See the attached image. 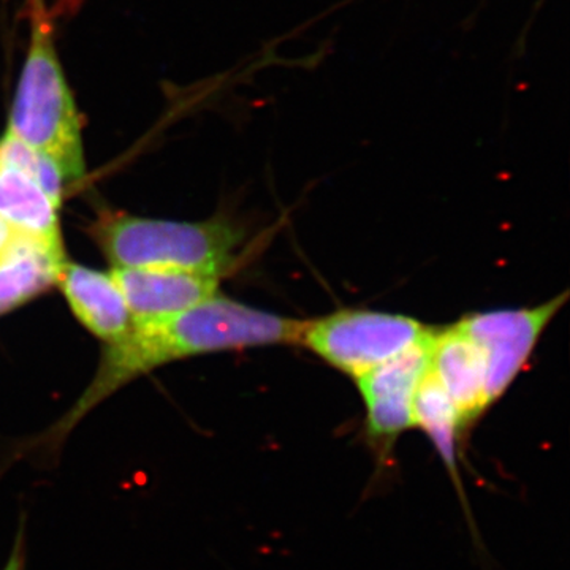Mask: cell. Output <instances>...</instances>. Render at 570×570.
Here are the masks:
<instances>
[{"label":"cell","mask_w":570,"mask_h":570,"mask_svg":"<svg viewBox=\"0 0 570 570\" xmlns=\"http://www.w3.org/2000/svg\"><path fill=\"white\" fill-rule=\"evenodd\" d=\"M303 325L305 321L266 313L217 294L178 316L134 326L129 335L107 344L91 385L50 438L62 441L100 401L154 367L213 352L298 344Z\"/></svg>","instance_id":"obj_1"},{"label":"cell","mask_w":570,"mask_h":570,"mask_svg":"<svg viewBox=\"0 0 570 570\" xmlns=\"http://www.w3.org/2000/svg\"><path fill=\"white\" fill-rule=\"evenodd\" d=\"M31 40L11 104L9 129L58 165L67 184L85 176L80 115L63 75L41 0H33Z\"/></svg>","instance_id":"obj_2"},{"label":"cell","mask_w":570,"mask_h":570,"mask_svg":"<svg viewBox=\"0 0 570 570\" xmlns=\"http://www.w3.org/2000/svg\"><path fill=\"white\" fill-rule=\"evenodd\" d=\"M92 235L115 268L178 269L217 279L230 272L243 239L225 219L176 223L129 214L104 217Z\"/></svg>","instance_id":"obj_3"},{"label":"cell","mask_w":570,"mask_h":570,"mask_svg":"<svg viewBox=\"0 0 570 570\" xmlns=\"http://www.w3.org/2000/svg\"><path fill=\"white\" fill-rule=\"evenodd\" d=\"M431 330L401 314L348 307L305 321L298 344L356 379L415 346Z\"/></svg>","instance_id":"obj_4"},{"label":"cell","mask_w":570,"mask_h":570,"mask_svg":"<svg viewBox=\"0 0 570 570\" xmlns=\"http://www.w3.org/2000/svg\"><path fill=\"white\" fill-rule=\"evenodd\" d=\"M66 178L58 165L18 140L0 137V220L17 234L62 245L59 209Z\"/></svg>","instance_id":"obj_5"},{"label":"cell","mask_w":570,"mask_h":570,"mask_svg":"<svg viewBox=\"0 0 570 570\" xmlns=\"http://www.w3.org/2000/svg\"><path fill=\"white\" fill-rule=\"evenodd\" d=\"M569 294L520 309L471 314L456 324L480 348L487 366V400L490 407L504 395L531 358L540 336L568 302Z\"/></svg>","instance_id":"obj_6"},{"label":"cell","mask_w":570,"mask_h":570,"mask_svg":"<svg viewBox=\"0 0 570 570\" xmlns=\"http://www.w3.org/2000/svg\"><path fill=\"white\" fill-rule=\"evenodd\" d=\"M434 330L403 354L355 379L366 409L367 444L379 463L392 456L397 438L415 428L414 400L431 360Z\"/></svg>","instance_id":"obj_7"},{"label":"cell","mask_w":570,"mask_h":570,"mask_svg":"<svg viewBox=\"0 0 570 570\" xmlns=\"http://www.w3.org/2000/svg\"><path fill=\"white\" fill-rule=\"evenodd\" d=\"M134 326L151 325L178 316L219 294L217 277L157 268H112Z\"/></svg>","instance_id":"obj_8"},{"label":"cell","mask_w":570,"mask_h":570,"mask_svg":"<svg viewBox=\"0 0 570 570\" xmlns=\"http://www.w3.org/2000/svg\"><path fill=\"white\" fill-rule=\"evenodd\" d=\"M430 370L459 411L464 430L490 407L487 366L478 344L459 324L434 330Z\"/></svg>","instance_id":"obj_9"},{"label":"cell","mask_w":570,"mask_h":570,"mask_svg":"<svg viewBox=\"0 0 570 570\" xmlns=\"http://www.w3.org/2000/svg\"><path fill=\"white\" fill-rule=\"evenodd\" d=\"M58 285L78 321L105 343L132 332V316L111 273L66 262Z\"/></svg>","instance_id":"obj_10"},{"label":"cell","mask_w":570,"mask_h":570,"mask_svg":"<svg viewBox=\"0 0 570 570\" xmlns=\"http://www.w3.org/2000/svg\"><path fill=\"white\" fill-rule=\"evenodd\" d=\"M63 265L62 245L17 234L0 255V316L58 284Z\"/></svg>","instance_id":"obj_11"},{"label":"cell","mask_w":570,"mask_h":570,"mask_svg":"<svg viewBox=\"0 0 570 570\" xmlns=\"http://www.w3.org/2000/svg\"><path fill=\"white\" fill-rule=\"evenodd\" d=\"M415 428H422L430 436L439 455L456 478L459 469L460 436L464 433L459 411L453 406L448 393L442 390L438 379L428 367L420 382L414 400Z\"/></svg>","instance_id":"obj_12"},{"label":"cell","mask_w":570,"mask_h":570,"mask_svg":"<svg viewBox=\"0 0 570 570\" xmlns=\"http://www.w3.org/2000/svg\"><path fill=\"white\" fill-rule=\"evenodd\" d=\"M28 568V540H26V520L21 519L14 535L9 558L2 570H26Z\"/></svg>","instance_id":"obj_13"},{"label":"cell","mask_w":570,"mask_h":570,"mask_svg":"<svg viewBox=\"0 0 570 570\" xmlns=\"http://www.w3.org/2000/svg\"><path fill=\"white\" fill-rule=\"evenodd\" d=\"M14 236H17V232L11 230L9 225L0 220V255L6 253L7 247L11 245Z\"/></svg>","instance_id":"obj_14"}]
</instances>
